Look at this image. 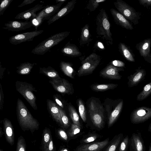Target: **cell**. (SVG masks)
I'll return each instance as SVG.
<instances>
[{
  "label": "cell",
  "instance_id": "cell-1",
  "mask_svg": "<svg viewBox=\"0 0 151 151\" xmlns=\"http://www.w3.org/2000/svg\"><path fill=\"white\" fill-rule=\"evenodd\" d=\"M87 106L90 117L93 125L99 129L103 128L106 113L103 104L98 98L93 97L88 101Z\"/></svg>",
  "mask_w": 151,
  "mask_h": 151
},
{
  "label": "cell",
  "instance_id": "cell-2",
  "mask_svg": "<svg viewBox=\"0 0 151 151\" xmlns=\"http://www.w3.org/2000/svg\"><path fill=\"white\" fill-rule=\"evenodd\" d=\"M16 111L19 122L22 127L32 130L38 129V122L33 117L23 102L19 98L17 101Z\"/></svg>",
  "mask_w": 151,
  "mask_h": 151
},
{
  "label": "cell",
  "instance_id": "cell-3",
  "mask_svg": "<svg viewBox=\"0 0 151 151\" xmlns=\"http://www.w3.org/2000/svg\"><path fill=\"white\" fill-rule=\"evenodd\" d=\"M96 33L109 44L112 45L113 40L111 32V24L105 9L99 10L96 18Z\"/></svg>",
  "mask_w": 151,
  "mask_h": 151
},
{
  "label": "cell",
  "instance_id": "cell-4",
  "mask_svg": "<svg viewBox=\"0 0 151 151\" xmlns=\"http://www.w3.org/2000/svg\"><path fill=\"white\" fill-rule=\"evenodd\" d=\"M69 32L65 31L56 33L39 44L31 51L34 54L43 55L67 37Z\"/></svg>",
  "mask_w": 151,
  "mask_h": 151
},
{
  "label": "cell",
  "instance_id": "cell-5",
  "mask_svg": "<svg viewBox=\"0 0 151 151\" xmlns=\"http://www.w3.org/2000/svg\"><path fill=\"white\" fill-rule=\"evenodd\" d=\"M108 118V127H111L116 121L122 110L124 101L123 99L114 100L106 98L103 104Z\"/></svg>",
  "mask_w": 151,
  "mask_h": 151
},
{
  "label": "cell",
  "instance_id": "cell-6",
  "mask_svg": "<svg viewBox=\"0 0 151 151\" xmlns=\"http://www.w3.org/2000/svg\"><path fill=\"white\" fill-rule=\"evenodd\" d=\"M15 86L17 91L25 99L31 106L34 110H37L36 97L34 93L37 92L35 88L31 84L19 81L16 82Z\"/></svg>",
  "mask_w": 151,
  "mask_h": 151
},
{
  "label": "cell",
  "instance_id": "cell-7",
  "mask_svg": "<svg viewBox=\"0 0 151 151\" xmlns=\"http://www.w3.org/2000/svg\"><path fill=\"white\" fill-rule=\"evenodd\" d=\"M100 56L93 52L81 62V65L78 71L79 77L91 74L98 66L101 62Z\"/></svg>",
  "mask_w": 151,
  "mask_h": 151
},
{
  "label": "cell",
  "instance_id": "cell-8",
  "mask_svg": "<svg viewBox=\"0 0 151 151\" xmlns=\"http://www.w3.org/2000/svg\"><path fill=\"white\" fill-rule=\"evenodd\" d=\"M114 4L118 11L128 21L134 25L138 23L139 15L133 7L122 0H116Z\"/></svg>",
  "mask_w": 151,
  "mask_h": 151
},
{
  "label": "cell",
  "instance_id": "cell-9",
  "mask_svg": "<svg viewBox=\"0 0 151 151\" xmlns=\"http://www.w3.org/2000/svg\"><path fill=\"white\" fill-rule=\"evenodd\" d=\"M64 3H58L56 4L47 5L37 14L35 17L32 20L33 25L37 27L45 20H49L51 17L58 12Z\"/></svg>",
  "mask_w": 151,
  "mask_h": 151
},
{
  "label": "cell",
  "instance_id": "cell-10",
  "mask_svg": "<svg viewBox=\"0 0 151 151\" xmlns=\"http://www.w3.org/2000/svg\"><path fill=\"white\" fill-rule=\"evenodd\" d=\"M151 118V108L147 106L137 108L131 112L130 119L132 123L137 124L144 122Z\"/></svg>",
  "mask_w": 151,
  "mask_h": 151
},
{
  "label": "cell",
  "instance_id": "cell-11",
  "mask_svg": "<svg viewBox=\"0 0 151 151\" xmlns=\"http://www.w3.org/2000/svg\"><path fill=\"white\" fill-rule=\"evenodd\" d=\"M49 82L55 90L61 93L70 95L74 92L72 84L65 79H51Z\"/></svg>",
  "mask_w": 151,
  "mask_h": 151
},
{
  "label": "cell",
  "instance_id": "cell-12",
  "mask_svg": "<svg viewBox=\"0 0 151 151\" xmlns=\"http://www.w3.org/2000/svg\"><path fill=\"white\" fill-rule=\"evenodd\" d=\"M44 31L43 30L36 29L30 32L22 33L11 36L9 41L10 43L14 45L32 41L35 37L42 34Z\"/></svg>",
  "mask_w": 151,
  "mask_h": 151
},
{
  "label": "cell",
  "instance_id": "cell-13",
  "mask_svg": "<svg viewBox=\"0 0 151 151\" xmlns=\"http://www.w3.org/2000/svg\"><path fill=\"white\" fill-rule=\"evenodd\" d=\"M124 70L123 68L116 67L109 64L100 71V76L111 80H119L122 77L119 72Z\"/></svg>",
  "mask_w": 151,
  "mask_h": 151
},
{
  "label": "cell",
  "instance_id": "cell-14",
  "mask_svg": "<svg viewBox=\"0 0 151 151\" xmlns=\"http://www.w3.org/2000/svg\"><path fill=\"white\" fill-rule=\"evenodd\" d=\"M5 27L3 29L8 31L19 32L25 30L31 27L33 25L31 22H22L15 20L9 21L4 24Z\"/></svg>",
  "mask_w": 151,
  "mask_h": 151
},
{
  "label": "cell",
  "instance_id": "cell-15",
  "mask_svg": "<svg viewBox=\"0 0 151 151\" xmlns=\"http://www.w3.org/2000/svg\"><path fill=\"white\" fill-rule=\"evenodd\" d=\"M76 2V0L68 1L65 6L48 20V24L50 25L67 15L74 8Z\"/></svg>",
  "mask_w": 151,
  "mask_h": 151
},
{
  "label": "cell",
  "instance_id": "cell-16",
  "mask_svg": "<svg viewBox=\"0 0 151 151\" xmlns=\"http://www.w3.org/2000/svg\"><path fill=\"white\" fill-rule=\"evenodd\" d=\"M110 11L116 24L127 30L133 29V27L130 22L118 11L111 8Z\"/></svg>",
  "mask_w": 151,
  "mask_h": 151
},
{
  "label": "cell",
  "instance_id": "cell-17",
  "mask_svg": "<svg viewBox=\"0 0 151 151\" xmlns=\"http://www.w3.org/2000/svg\"><path fill=\"white\" fill-rule=\"evenodd\" d=\"M45 7L42 4H38L31 8L19 13L15 19H24L27 21L31 19L32 20L36 17L37 12L43 9Z\"/></svg>",
  "mask_w": 151,
  "mask_h": 151
},
{
  "label": "cell",
  "instance_id": "cell-18",
  "mask_svg": "<svg viewBox=\"0 0 151 151\" xmlns=\"http://www.w3.org/2000/svg\"><path fill=\"white\" fill-rule=\"evenodd\" d=\"M109 139L92 143L87 144L78 146L75 151H100L108 144Z\"/></svg>",
  "mask_w": 151,
  "mask_h": 151
},
{
  "label": "cell",
  "instance_id": "cell-19",
  "mask_svg": "<svg viewBox=\"0 0 151 151\" xmlns=\"http://www.w3.org/2000/svg\"><path fill=\"white\" fill-rule=\"evenodd\" d=\"M136 71L133 74L128 77V86L132 87L137 86L145 79L146 75V72L144 69L140 67L135 70Z\"/></svg>",
  "mask_w": 151,
  "mask_h": 151
},
{
  "label": "cell",
  "instance_id": "cell-20",
  "mask_svg": "<svg viewBox=\"0 0 151 151\" xmlns=\"http://www.w3.org/2000/svg\"><path fill=\"white\" fill-rule=\"evenodd\" d=\"M61 51L64 55L70 57H77L82 55L78 47L69 42L67 43L61 49Z\"/></svg>",
  "mask_w": 151,
  "mask_h": 151
},
{
  "label": "cell",
  "instance_id": "cell-21",
  "mask_svg": "<svg viewBox=\"0 0 151 151\" xmlns=\"http://www.w3.org/2000/svg\"><path fill=\"white\" fill-rule=\"evenodd\" d=\"M151 46V39L147 38L137 44L136 47L140 55L145 58L150 55Z\"/></svg>",
  "mask_w": 151,
  "mask_h": 151
},
{
  "label": "cell",
  "instance_id": "cell-22",
  "mask_svg": "<svg viewBox=\"0 0 151 151\" xmlns=\"http://www.w3.org/2000/svg\"><path fill=\"white\" fill-rule=\"evenodd\" d=\"M5 135L7 142L13 145L14 141V133L12 124L8 119H4L3 121Z\"/></svg>",
  "mask_w": 151,
  "mask_h": 151
},
{
  "label": "cell",
  "instance_id": "cell-23",
  "mask_svg": "<svg viewBox=\"0 0 151 151\" xmlns=\"http://www.w3.org/2000/svg\"><path fill=\"white\" fill-rule=\"evenodd\" d=\"M118 48L119 52L126 60L130 62H135L134 54L129 47L126 45L120 42L118 45Z\"/></svg>",
  "mask_w": 151,
  "mask_h": 151
},
{
  "label": "cell",
  "instance_id": "cell-24",
  "mask_svg": "<svg viewBox=\"0 0 151 151\" xmlns=\"http://www.w3.org/2000/svg\"><path fill=\"white\" fill-rule=\"evenodd\" d=\"M47 106L49 113L52 117L57 122H58L60 113V107L50 99L47 100Z\"/></svg>",
  "mask_w": 151,
  "mask_h": 151
},
{
  "label": "cell",
  "instance_id": "cell-25",
  "mask_svg": "<svg viewBox=\"0 0 151 151\" xmlns=\"http://www.w3.org/2000/svg\"><path fill=\"white\" fill-rule=\"evenodd\" d=\"M91 35L90 32L88 24H86L81 29L79 44L81 46L88 44L92 41Z\"/></svg>",
  "mask_w": 151,
  "mask_h": 151
},
{
  "label": "cell",
  "instance_id": "cell-26",
  "mask_svg": "<svg viewBox=\"0 0 151 151\" xmlns=\"http://www.w3.org/2000/svg\"><path fill=\"white\" fill-rule=\"evenodd\" d=\"M60 67L65 75L72 79L74 78L75 72L71 63L62 61L60 63Z\"/></svg>",
  "mask_w": 151,
  "mask_h": 151
},
{
  "label": "cell",
  "instance_id": "cell-27",
  "mask_svg": "<svg viewBox=\"0 0 151 151\" xmlns=\"http://www.w3.org/2000/svg\"><path fill=\"white\" fill-rule=\"evenodd\" d=\"M37 64L36 63H30L28 62L21 63L17 67V72L20 75H27L31 71L33 67Z\"/></svg>",
  "mask_w": 151,
  "mask_h": 151
},
{
  "label": "cell",
  "instance_id": "cell-28",
  "mask_svg": "<svg viewBox=\"0 0 151 151\" xmlns=\"http://www.w3.org/2000/svg\"><path fill=\"white\" fill-rule=\"evenodd\" d=\"M118 86V85L115 83H106L104 84H94L90 86L91 89L96 92H103L109 90L114 89Z\"/></svg>",
  "mask_w": 151,
  "mask_h": 151
},
{
  "label": "cell",
  "instance_id": "cell-29",
  "mask_svg": "<svg viewBox=\"0 0 151 151\" xmlns=\"http://www.w3.org/2000/svg\"><path fill=\"white\" fill-rule=\"evenodd\" d=\"M40 73L49 77L51 79H56L61 78L58 72L51 66L47 68H40Z\"/></svg>",
  "mask_w": 151,
  "mask_h": 151
},
{
  "label": "cell",
  "instance_id": "cell-30",
  "mask_svg": "<svg viewBox=\"0 0 151 151\" xmlns=\"http://www.w3.org/2000/svg\"><path fill=\"white\" fill-rule=\"evenodd\" d=\"M151 94V82L146 85L143 88V90L137 97L138 101H142L146 99Z\"/></svg>",
  "mask_w": 151,
  "mask_h": 151
},
{
  "label": "cell",
  "instance_id": "cell-31",
  "mask_svg": "<svg viewBox=\"0 0 151 151\" xmlns=\"http://www.w3.org/2000/svg\"><path fill=\"white\" fill-rule=\"evenodd\" d=\"M68 111L70 117L73 123L80 126H81L79 120V116L74 107L70 104L68 107Z\"/></svg>",
  "mask_w": 151,
  "mask_h": 151
},
{
  "label": "cell",
  "instance_id": "cell-32",
  "mask_svg": "<svg viewBox=\"0 0 151 151\" xmlns=\"http://www.w3.org/2000/svg\"><path fill=\"white\" fill-rule=\"evenodd\" d=\"M78 111L80 115L84 122L86 120V111L84 104L81 99H79L77 100Z\"/></svg>",
  "mask_w": 151,
  "mask_h": 151
},
{
  "label": "cell",
  "instance_id": "cell-33",
  "mask_svg": "<svg viewBox=\"0 0 151 151\" xmlns=\"http://www.w3.org/2000/svg\"><path fill=\"white\" fill-rule=\"evenodd\" d=\"M60 113L58 122L65 128H67L70 125L69 119L65 111L60 107Z\"/></svg>",
  "mask_w": 151,
  "mask_h": 151
},
{
  "label": "cell",
  "instance_id": "cell-34",
  "mask_svg": "<svg viewBox=\"0 0 151 151\" xmlns=\"http://www.w3.org/2000/svg\"><path fill=\"white\" fill-rule=\"evenodd\" d=\"M132 138L135 151H143V144L139 137L134 134H133Z\"/></svg>",
  "mask_w": 151,
  "mask_h": 151
},
{
  "label": "cell",
  "instance_id": "cell-35",
  "mask_svg": "<svg viewBox=\"0 0 151 151\" xmlns=\"http://www.w3.org/2000/svg\"><path fill=\"white\" fill-rule=\"evenodd\" d=\"M105 1L106 0H90L86 7V8L91 12H93L98 7L101 3Z\"/></svg>",
  "mask_w": 151,
  "mask_h": 151
},
{
  "label": "cell",
  "instance_id": "cell-36",
  "mask_svg": "<svg viewBox=\"0 0 151 151\" xmlns=\"http://www.w3.org/2000/svg\"><path fill=\"white\" fill-rule=\"evenodd\" d=\"M122 134H119L114 139L109 145L105 150V151H115L122 137Z\"/></svg>",
  "mask_w": 151,
  "mask_h": 151
},
{
  "label": "cell",
  "instance_id": "cell-37",
  "mask_svg": "<svg viewBox=\"0 0 151 151\" xmlns=\"http://www.w3.org/2000/svg\"><path fill=\"white\" fill-rule=\"evenodd\" d=\"M81 129V126L74 124H72L68 132L69 136L73 137L79 133Z\"/></svg>",
  "mask_w": 151,
  "mask_h": 151
},
{
  "label": "cell",
  "instance_id": "cell-38",
  "mask_svg": "<svg viewBox=\"0 0 151 151\" xmlns=\"http://www.w3.org/2000/svg\"><path fill=\"white\" fill-rule=\"evenodd\" d=\"M13 0L1 1L0 4V16L2 15L5 11L9 6Z\"/></svg>",
  "mask_w": 151,
  "mask_h": 151
},
{
  "label": "cell",
  "instance_id": "cell-39",
  "mask_svg": "<svg viewBox=\"0 0 151 151\" xmlns=\"http://www.w3.org/2000/svg\"><path fill=\"white\" fill-rule=\"evenodd\" d=\"M16 151H26L25 141L22 138L18 139Z\"/></svg>",
  "mask_w": 151,
  "mask_h": 151
},
{
  "label": "cell",
  "instance_id": "cell-40",
  "mask_svg": "<svg viewBox=\"0 0 151 151\" xmlns=\"http://www.w3.org/2000/svg\"><path fill=\"white\" fill-rule=\"evenodd\" d=\"M129 137L127 135L123 139L120 145L119 151H126L128 142Z\"/></svg>",
  "mask_w": 151,
  "mask_h": 151
},
{
  "label": "cell",
  "instance_id": "cell-41",
  "mask_svg": "<svg viewBox=\"0 0 151 151\" xmlns=\"http://www.w3.org/2000/svg\"><path fill=\"white\" fill-rule=\"evenodd\" d=\"M110 64L117 67L122 68L125 67V63L123 61L119 60H115L112 61Z\"/></svg>",
  "mask_w": 151,
  "mask_h": 151
},
{
  "label": "cell",
  "instance_id": "cell-42",
  "mask_svg": "<svg viewBox=\"0 0 151 151\" xmlns=\"http://www.w3.org/2000/svg\"><path fill=\"white\" fill-rule=\"evenodd\" d=\"M98 136L96 134H92L83 139L82 142L83 143H88L95 141L97 138Z\"/></svg>",
  "mask_w": 151,
  "mask_h": 151
},
{
  "label": "cell",
  "instance_id": "cell-43",
  "mask_svg": "<svg viewBox=\"0 0 151 151\" xmlns=\"http://www.w3.org/2000/svg\"><path fill=\"white\" fill-rule=\"evenodd\" d=\"M53 99L58 106L63 109L64 107V105L62 101L59 98L58 95H54L53 96Z\"/></svg>",
  "mask_w": 151,
  "mask_h": 151
},
{
  "label": "cell",
  "instance_id": "cell-44",
  "mask_svg": "<svg viewBox=\"0 0 151 151\" xmlns=\"http://www.w3.org/2000/svg\"><path fill=\"white\" fill-rule=\"evenodd\" d=\"M4 103V95L2 86L0 84V110H1L3 109V104Z\"/></svg>",
  "mask_w": 151,
  "mask_h": 151
},
{
  "label": "cell",
  "instance_id": "cell-45",
  "mask_svg": "<svg viewBox=\"0 0 151 151\" xmlns=\"http://www.w3.org/2000/svg\"><path fill=\"white\" fill-rule=\"evenodd\" d=\"M43 144L45 145V147H48L50 139V136L48 133L46 132L45 133L43 137Z\"/></svg>",
  "mask_w": 151,
  "mask_h": 151
},
{
  "label": "cell",
  "instance_id": "cell-46",
  "mask_svg": "<svg viewBox=\"0 0 151 151\" xmlns=\"http://www.w3.org/2000/svg\"><path fill=\"white\" fill-rule=\"evenodd\" d=\"M140 4L144 6H151V0H139Z\"/></svg>",
  "mask_w": 151,
  "mask_h": 151
},
{
  "label": "cell",
  "instance_id": "cell-47",
  "mask_svg": "<svg viewBox=\"0 0 151 151\" xmlns=\"http://www.w3.org/2000/svg\"><path fill=\"white\" fill-rule=\"evenodd\" d=\"M36 0H24L19 6L18 7H21L25 5L33 3Z\"/></svg>",
  "mask_w": 151,
  "mask_h": 151
},
{
  "label": "cell",
  "instance_id": "cell-48",
  "mask_svg": "<svg viewBox=\"0 0 151 151\" xmlns=\"http://www.w3.org/2000/svg\"><path fill=\"white\" fill-rule=\"evenodd\" d=\"M59 134L61 137L65 140H67L68 136L65 132L62 130H60L59 132Z\"/></svg>",
  "mask_w": 151,
  "mask_h": 151
},
{
  "label": "cell",
  "instance_id": "cell-49",
  "mask_svg": "<svg viewBox=\"0 0 151 151\" xmlns=\"http://www.w3.org/2000/svg\"><path fill=\"white\" fill-rule=\"evenodd\" d=\"M48 149L49 151H52L53 149V143L52 140H51L48 145Z\"/></svg>",
  "mask_w": 151,
  "mask_h": 151
},
{
  "label": "cell",
  "instance_id": "cell-50",
  "mask_svg": "<svg viewBox=\"0 0 151 151\" xmlns=\"http://www.w3.org/2000/svg\"><path fill=\"white\" fill-rule=\"evenodd\" d=\"M5 68H4L2 67L1 65L0 64V77L1 79L2 78L3 73L5 71Z\"/></svg>",
  "mask_w": 151,
  "mask_h": 151
},
{
  "label": "cell",
  "instance_id": "cell-51",
  "mask_svg": "<svg viewBox=\"0 0 151 151\" xmlns=\"http://www.w3.org/2000/svg\"><path fill=\"white\" fill-rule=\"evenodd\" d=\"M97 45V47L103 50L105 48L103 44L101 42H98Z\"/></svg>",
  "mask_w": 151,
  "mask_h": 151
},
{
  "label": "cell",
  "instance_id": "cell-52",
  "mask_svg": "<svg viewBox=\"0 0 151 151\" xmlns=\"http://www.w3.org/2000/svg\"><path fill=\"white\" fill-rule=\"evenodd\" d=\"M144 58L146 61L149 63H151V54H150L148 56Z\"/></svg>",
  "mask_w": 151,
  "mask_h": 151
},
{
  "label": "cell",
  "instance_id": "cell-53",
  "mask_svg": "<svg viewBox=\"0 0 151 151\" xmlns=\"http://www.w3.org/2000/svg\"><path fill=\"white\" fill-rule=\"evenodd\" d=\"M67 0H56V4H57L58 3L63 2L64 3Z\"/></svg>",
  "mask_w": 151,
  "mask_h": 151
},
{
  "label": "cell",
  "instance_id": "cell-54",
  "mask_svg": "<svg viewBox=\"0 0 151 151\" xmlns=\"http://www.w3.org/2000/svg\"><path fill=\"white\" fill-rule=\"evenodd\" d=\"M148 130L149 131H151V123L150 124L149 126Z\"/></svg>",
  "mask_w": 151,
  "mask_h": 151
},
{
  "label": "cell",
  "instance_id": "cell-55",
  "mask_svg": "<svg viewBox=\"0 0 151 151\" xmlns=\"http://www.w3.org/2000/svg\"><path fill=\"white\" fill-rule=\"evenodd\" d=\"M148 151H151V144H150V146L149 149Z\"/></svg>",
  "mask_w": 151,
  "mask_h": 151
},
{
  "label": "cell",
  "instance_id": "cell-56",
  "mask_svg": "<svg viewBox=\"0 0 151 151\" xmlns=\"http://www.w3.org/2000/svg\"><path fill=\"white\" fill-rule=\"evenodd\" d=\"M63 151H68V150L67 149H64V150H63Z\"/></svg>",
  "mask_w": 151,
  "mask_h": 151
},
{
  "label": "cell",
  "instance_id": "cell-57",
  "mask_svg": "<svg viewBox=\"0 0 151 151\" xmlns=\"http://www.w3.org/2000/svg\"><path fill=\"white\" fill-rule=\"evenodd\" d=\"M0 151H1V150H0Z\"/></svg>",
  "mask_w": 151,
  "mask_h": 151
}]
</instances>
